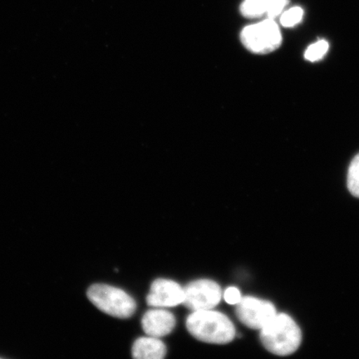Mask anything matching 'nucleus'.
Masks as SVG:
<instances>
[{
  "mask_svg": "<svg viewBox=\"0 0 359 359\" xmlns=\"http://www.w3.org/2000/svg\"><path fill=\"white\" fill-rule=\"evenodd\" d=\"M241 12L245 18L257 19L266 12V0H245Z\"/></svg>",
  "mask_w": 359,
  "mask_h": 359,
  "instance_id": "10",
  "label": "nucleus"
},
{
  "mask_svg": "<svg viewBox=\"0 0 359 359\" xmlns=\"http://www.w3.org/2000/svg\"><path fill=\"white\" fill-rule=\"evenodd\" d=\"M327 50H329V43L325 40H320V41L311 44L307 48L304 57L309 61L316 62L324 57Z\"/></svg>",
  "mask_w": 359,
  "mask_h": 359,
  "instance_id": "12",
  "label": "nucleus"
},
{
  "mask_svg": "<svg viewBox=\"0 0 359 359\" xmlns=\"http://www.w3.org/2000/svg\"><path fill=\"white\" fill-rule=\"evenodd\" d=\"M88 297L97 309L111 316L128 318L136 311L137 304L123 290L107 285H93L88 290Z\"/></svg>",
  "mask_w": 359,
  "mask_h": 359,
  "instance_id": "3",
  "label": "nucleus"
},
{
  "mask_svg": "<svg viewBox=\"0 0 359 359\" xmlns=\"http://www.w3.org/2000/svg\"><path fill=\"white\" fill-rule=\"evenodd\" d=\"M185 298L184 288L172 280L158 279L152 283L147 302L156 308L175 307Z\"/></svg>",
  "mask_w": 359,
  "mask_h": 359,
  "instance_id": "7",
  "label": "nucleus"
},
{
  "mask_svg": "<svg viewBox=\"0 0 359 359\" xmlns=\"http://www.w3.org/2000/svg\"><path fill=\"white\" fill-rule=\"evenodd\" d=\"M186 325L193 337L205 343L226 344L236 336L235 326L230 318L212 309L193 311L187 317Z\"/></svg>",
  "mask_w": 359,
  "mask_h": 359,
  "instance_id": "1",
  "label": "nucleus"
},
{
  "mask_svg": "<svg viewBox=\"0 0 359 359\" xmlns=\"http://www.w3.org/2000/svg\"><path fill=\"white\" fill-rule=\"evenodd\" d=\"M245 48L257 55H266L280 47L282 35L275 20L268 19L245 27L241 34Z\"/></svg>",
  "mask_w": 359,
  "mask_h": 359,
  "instance_id": "4",
  "label": "nucleus"
},
{
  "mask_svg": "<svg viewBox=\"0 0 359 359\" xmlns=\"http://www.w3.org/2000/svg\"><path fill=\"white\" fill-rule=\"evenodd\" d=\"M143 330L148 336L161 338L168 335L176 325V318L164 309H151L142 318Z\"/></svg>",
  "mask_w": 359,
  "mask_h": 359,
  "instance_id": "8",
  "label": "nucleus"
},
{
  "mask_svg": "<svg viewBox=\"0 0 359 359\" xmlns=\"http://www.w3.org/2000/svg\"><path fill=\"white\" fill-rule=\"evenodd\" d=\"M224 299L228 304H237L241 299V292L235 287H230L224 292Z\"/></svg>",
  "mask_w": 359,
  "mask_h": 359,
  "instance_id": "15",
  "label": "nucleus"
},
{
  "mask_svg": "<svg viewBox=\"0 0 359 359\" xmlns=\"http://www.w3.org/2000/svg\"><path fill=\"white\" fill-rule=\"evenodd\" d=\"M183 304L192 311H208L221 302L222 290L217 283L199 280L190 283L184 288Z\"/></svg>",
  "mask_w": 359,
  "mask_h": 359,
  "instance_id": "6",
  "label": "nucleus"
},
{
  "mask_svg": "<svg viewBox=\"0 0 359 359\" xmlns=\"http://www.w3.org/2000/svg\"><path fill=\"white\" fill-rule=\"evenodd\" d=\"M277 314L272 303L251 296L241 298L236 304V316L242 324L253 330H262Z\"/></svg>",
  "mask_w": 359,
  "mask_h": 359,
  "instance_id": "5",
  "label": "nucleus"
},
{
  "mask_svg": "<svg viewBox=\"0 0 359 359\" xmlns=\"http://www.w3.org/2000/svg\"><path fill=\"white\" fill-rule=\"evenodd\" d=\"M303 15L304 11L302 8H291L281 15V25L286 28H291L302 22Z\"/></svg>",
  "mask_w": 359,
  "mask_h": 359,
  "instance_id": "13",
  "label": "nucleus"
},
{
  "mask_svg": "<svg viewBox=\"0 0 359 359\" xmlns=\"http://www.w3.org/2000/svg\"><path fill=\"white\" fill-rule=\"evenodd\" d=\"M165 353V344L155 337H142L135 341L133 346V357L137 359H161Z\"/></svg>",
  "mask_w": 359,
  "mask_h": 359,
  "instance_id": "9",
  "label": "nucleus"
},
{
  "mask_svg": "<svg viewBox=\"0 0 359 359\" xmlns=\"http://www.w3.org/2000/svg\"><path fill=\"white\" fill-rule=\"evenodd\" d=\"M288 0H266V12L269 19L275 20L282 13Z\"/></svg>",
  "mask_w": 359,
  "mask_h": 359,
  "instance_id": "14",
  "label": "nucleus"
},
{
  "mask_svg": "<svg viewBox=\"0 0 359 359\" xmlns=\"http://www.w3.org/2000/svg\"><path fill=\"white\" fill-rule=\"evenodd\" d=\"M348 188L353 196L359 198V154L354 157L349 165Z\"/></svg>",
  "mask_w": 359,
  "mask_h": 359,
  "instance_id": "11",
  "label": "nucleus"
},
{
  "mask_svg": "<svg viewBox=\"0 0 359 359\" xmlns=\"http://www.w3.org/2000/svg\"><path fill=\"white\" fill-rule=\"evenodd\" d=\"M260 331L264 347L276 355H290L302 344V330L293 318L285 313H277Z\"/></svg>",
  "mask_w": 359,
  "mask_h": 359,
  "instance_id": "2",
  "label": "nucleus"
}]
</instances>
